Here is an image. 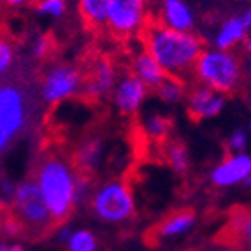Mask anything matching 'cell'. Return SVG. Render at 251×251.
<instances>
[{"mask_svg":"<svg viewBox=\"0 0 251 251\" xmlns=\"http://www.w3.org/2000/svg\"><path fill=\"white\" fill-rule=\"evenodd\" d=\"M144 50L160 63L167 75L186 79L193 71L204 42L195 32H179L163 26L158 21H150L143 30Z\"/></svg>","mask_w":251,"mask_h":251,"instance_id":"obj_1","label":"cell"},{"mask_svg":"<svg viewBox=\"0 0 251 251\" xmlns=\"http://www.w3.org/2000/svg\"><path fill=\"white\" fill-rule=\"evenodd\" d=\"M79 172L58 153L44 155L35 169V183L56 225L65 223L75 209V183Z\"/></svg>","mask_w":251,"mask_h":251,"instance_id":"obj_2","label":"cell"},{"mask_svg":"<svg viewBox=\"0 0 251 251\" xmlns=\"http://www.w3.org/2000/svg\"><path fill=\"white\" fill-rule=\"evenodd\" d=\"M192 75L222 95L237 92L244 81V63L235 51L204 48L193 65Z\"/></svg>","mask_w":251,"mask_h":251,"instance_id":"obj_3","label":"cell"},{"mask_svg":"<svg viewBox=\"0 0 251 251\" xmlns=\"http://www.w3.org/2000/svg\"><path fill=\"white\" fill-rule=\"evenodd\" d=\"M32 120L28 93L13 81H0V155L16 143Z\"/></svg>","mask_w":251,"mask_h":251,"instance_id":"obj_4","label":"cell"},{"mask_svg":"<svg viewBox=\"0 0 251 251\" xmlns=\"http://www.w3.org/2000/svg\"><path fill=\"white\" fill-rule=\"evenodd\" d=\"M11 207L18 226L26 228L30 234H46L50 228H53V225H56L35 179H25L18 183Z\"/></svg>","mask_w":251,"mask_h":251,"instance_id":"obj_5","label":"cell"},{"mask_svg":"<svg viewBox=\"0 0 251 251\" xmlns=\"http://www.w3.org/2000/svg\"><path fill=\"white\" fill-rule=\"evenodd\" d=\"M90 204L93 214L105 223L128 222L135 213L134 193L123 179H111L97 186Z\"/></svg>","mask_w":251,"mask_h":251,"instance_id":"obj_6","label":"cell"},{"mask_svg":"<svg viewBox=\"0 0 251 251\" xmlns=\"http://www.w3.org/2000/svg\"><path fill=\"white\" fill-rule=\"evenodd\" d=\"M151 0H111L107 14V26L111 34L130 39L143 34L150 23Z\"/></svg>","mask_w":251,"mask_h":251,"instance_id":"obj_7","label":"cell"},{"mask_svg":"<svg viewBox=\"0 0 251 251\" xmlns=\"http://www.w3.org/2000/svg\"><path fill=\"white\" fill-rule=\"evenodd\" d=\"M81 90H83V75L74 65L53 63L42 74L39 95L46 104L54 105L72 99Z\"/></svg>","mask_w":251,"mask_h":251,"instance_id":"obj_8","label":"cell"},{"mask_svg":"<svg viewBox=\"0 0 251 251\" xmlns=\"http://www.w3.org/2000/svg\"><path fill=\"white\" fill-rule=\"evenodd\" d=\"M151 90L148 88L143 81L135 77L132 72L130 74H123L122 77H118L114 90L111 93L114 107L125 116L135 114L144 104Z\"/></svg>","mask_w":251,"mask_h":251,"instance_id":"obj_9","label":"cell"},{"mask_svg":"<svg viewBox=\"0 0 251 251\" xmlns=\"http://www.w3.org/2000/svg\"><path fill=\"white\" fill-rule=\"evenodd\" d=\"M184 100H186V111L190 116L197 122H202V120L216 118L222 113L226 104V95H222L211 90L209 86L197 83L190 92H186Z\"/></svg>","mask_w":251,"mask_h":251,"instance_id":"obj_10","label":"cell"},{"mask_svg":"<svg viewBox=\"0 0 251 251\" xmlns=\"http://www.w3.org/2000/svg\"><path fill=\"white\" fill-rule=\"evenodd\" d=\"M156 18L163 26L179 32H193L197 26V14L188 0H158L155 11Z\"/></svg>","mask_w":251,"mask_h":251,"instance_id":"obj_11","label":"cell"},{"mask_svg":"<svg viewBox=\"0 0 251 251\" xmlns=\"http://www.w3.org/2000/svg\"><path fill=\"white\" fill-rule=\"evenodd\" d=\"M251 172V155L235 153L228 155L211 171V183L218 188H232L243 184Z\"/></svg>","mask_w":251,"mask_h":251,"instance_id":"obj_12","label":"cell"},{"mask_svg":"<svg viewBox=\"0 0 251 251\" xmlns=\"http://www.w3.org/2000/svg\"><path fill=\"white\" fill-rule=\"evenodd\" d=\"M116 79V71L111 65V62L99 58L90 67L88 77L83 79V90L81 92L90 99H104V97H109L113 93Z\"/></svg>","mask_w":251,"mask_h":251,"instance_id":"obj_13","label":"cell"},{"mask_svg":"<svg viewBox=\"0 0 251 251\" xmlns=\"http://www.w3.org/2000/svg\"><path fill=\"white\" fill-rule=\"evenodd\" d=\"M248 35H250V30L246 28L241 16L234 14V16L225 18L216 26L211 42H213V48H218V50L234 51L239 46H243L244 41L248 39Z\"/></svg>","mask_w":251,"mask_h":251,"instance_id":"obj_14","label":"cell"},{"mask_svg":"<svg viewBox=\"0 0 251 251\" xmlns=\"http://www.w3.org/2000/svg\"><path fill=\"white\" fill-rule=\"evenodd\" d=\"M102 155H104V141L99 137L86 139L75 150L74 167L77 169V172H81L84 176H90V174L99 171Z\"/></svg>","mask_w":251,"mask_h":251,"instance_id":"obj_15","label":"cell"},{"mask_svg":"<svg viewBox=\"0 0 251 251\" xmlns=\"http://www.w3.org/2000/svg\"><path fill=\"white\" fill-rule=\"evenodd\" d=\"M132 74L143 81L150 90H155L163 81V77L167 75L163 72V69L160 67V63L146 50L134 56V60H132Z\"/></svg>","mask_w":251,"mask_h":251,"instance_id":"obj_16","label":"cell"},{"mask_svg":"<svg viewBox=\"0 0 251 251\" xmlns=\"http://www.w3.org/2000/svg\"><path fill=\"white\" fill-rule=\"evenodd\" d=\"M77 11L88 26L102 28L107 23L111 0H75Z\"/></svg>","mask_w":251,"mask_h":251,"instance_id":"obj_17","label":"cell"},{"mask_svg":"<svg viewBox=\"0 0 251 251\" xmlns=\"http://www.w3.org/2000/svg\"><path fill=\"white\" fill-rule=\"evenodd\" d=\"M195 214L192 211H179L171 216H167L158 225V237L162 239H172L177 235H183L190 232L195 225Z\"/></svg>","mask_w":251,"mask_h":251,"instance_id":"obj_18","label":"cell"},{"mask_svg":"<svg viewBox=\"0 0 251 251\" xmlns=\"http://www.w3.org/2000/svg\"><path fill=\"white\" fill-rule=\"evenodd\" d=\"M153 92L156 93V97H158L163 104L176 105L184 100L188 90H186V81L184 79L174 77V75H165L162 83H160Z\"/></svg>","mask_w":251,"mask_h":251,"instance_id":"obj_19","label":"cell"},{"mask_svg":"<svg viewBox=\"0 0 251 251\" xmlns=\"http://www.w3.org/2000/svg\"><path fill=\"white\" fill-rule=\"evenodd\" d=\"M167 160L171 163L172 171L179 174V176H184L188 174L190 171V153L188 148L184 146L181 141H172L167 146Z\"/></svg>","mask_w":251,"mask_h":251,"instance_id":"obj_20","label":"cell"},{"mask_svg":"<svg viewBox=\"0 0 251 251\" xmlns=\"http://www.w3.org/2000/svg\"><path fill=\"white\" fill-rule=\"evenodd\" d=\"M143 130L144 134L150 139H153V141L167 139L169 132H171V120L158 113L148 114L143 120Z\"/></svg>","mask_w":251,"mask_h":251,"instance_id":"obj_21","label":"cell"},{"mask_svg":"<svg viewBox=\"0 0 251 251\" xmlns=\"http://www.w3.org/2000/svg\"><path fill=\"white\" fill-rule=\"evenodd\" d=\"M67 251H97L99 250V239L88 228L74 230L65 244Z\"/></svg>","mask_w":251,"mask_h":251,"instance_id":"obj_22","label":"cell"},{"mask_svg":"<svg viewBox=\"0 0 251 251\" xmlns=\"http://www.w3.org/2000/svg\"><path fill=\"white\" fill-rule=\"evenodd\" d=\"M67 0H35L34 9L35 14L46 20L58 21L67 14Z\"/></svg>","mask_w":251,"mask_h":251,"instance_id":"obj_23","label":"cell"},{"mask_svg":"<svg viewBox=\"0 0 251 251\" xmlns=\"http://www.w3.org/2000/svg\"><path fill=\"white\" fill-rule=\"evenodd\" d=\"M14 63H16V48L13 41L0 35V81L7 79Z\"/></svg>","mask_w":251,"mask_h":251,"instance_id":"obj_24","label":"cell"},{"mask_svg":"<svg viewBox=\"0 0 251 251\" xmlns=\"http://www.w3.org/2000/svg\"><path fill=\"white\" fill-rule=\"evenodd\" d=\"M248 148H250V137H248L246 130L237 128L226 137V150H228V155L246 153Z\"/></svg>","mask_w":251,"mask_h":251,"instance_id":"obj_25","label":"cell"},{"mask_svg":"<svg viewBox=\"0 0 251 251\" xmlns=\"http://www.w3.org/2000/svg\"><path fill=\"white\" fill-rule=\"evenodd\" d=\"M51 53V41L46 37V35H39V37L34 39L32 42V54L34 58L37 60H44L48 58V54Z\"/></svg>","mask_w":251,"mask_h":251,"instance_id":"obj_26","label":"cell"},{"mask_svg":"<svg viewBox=\"0 0 251 251\" xmlns=\"http://www.w3.org/2000/svg\"><path fill=\"white\" fill-rule=\"evenodd\" d=\"M16 186L18 184L13 179H9L5 176L0 177V201H2V204L11 205L14 193H16Z\"/></svg>","mask_w":251,"mask_h":251,"instance_id":"obj_27","label":"cell"},{"mask_svg":"<svg viewBox=\"0 0 251 251\" xmlns=\"http://www.w3.org/2000/svg\"><path fill=\"white\" fill-rule=\"evenodd\" d=\"M237 235L241 237L243 243H248L251 241V211L248 213H243L239 216V222H237Z\"/></svg>","mask_w":251,"mask_h":251,"instance_id":"obj_28","label":"cell"},{"mask_svg":"<svg viewBox=\"0 0 251 251\" xmlns=\"http://www.w3.org/2000/svg\"><path fill=\"white\" fill-rule=\"evenodd\" d=\"M244 56H243V63H244V75L248 77V83L251 86V34L248 35V39L244 41Z\"/></svg>","mask_w":251,"mask_h":251,"instance_id":"obj_29","label":"cell"},{"mask_svg":"<svg viewBox=\"0 0 251 251\" xmlns=\"http://www.w3.org/2000/svg\"><path fill=\"white\" fill-rule=\"evenodd\" d=\"M72 226H69L67 223H60L58 228H56V239H58L62 244H67L69 237L72 235Z\"/></svg>","mask_w":251,"mask_h":251,"instance_id":"obj_30","label":"cell"},{"mask_svg":"<svg viewBox=\"0 0 251 251\" xmlns=\"http://www.w3.org/2000/svg\"><path fill=\"white\" fill-rule=\"evenodd\" d=\"M30 4V0H0V7H9V9H20Z\"/></svg>","mask_w":251,"mask_h":251,"instance_id":"obj_31","label":"cell"},{"mask_svg":"<svg viewBox=\"0 0 251 251\" xmlns=\"http://www.w3.org/2000/svg\"><path fill=\"white\" fill-rule=\"evenodd\" d=\"M239 16H241V20H243V23L246 25V28L250 30L251 34V5H248V7H244L241 13H239Z\"/></svg>","mask_w":251,"mask_h":251,"instance_id":"obj_32","label":"cell"},{"mask_svg":"<svg viewBox=\"0 0 251 251\" xmlns=\"http://www.w3.org/2000/svg\"><path fill=\"white\" fill-rule=\"evenodd\" d=\"M0 251H23L20 246H0Z\"/></svg>","mask_w":251,"mask_h":251,"instance_id":"obj_33","label":"cell"},{"mask_svg":"<svg viewBox=\"0 0 251 251\" xmlns=\"http://www.w3.org/2000/svg\"><path fill=\"white\" fill-rule=\"evenodd\" d=\"M244 186H248V188H251V172H250V174H248V177H246V179H244Z\"/></svg>","mask_w":251,"mask_h":251,"instance_id":"obj_34","label":"cell"},{"mask_svg":"<svg viewBox=\"0 0 251 251\" xmlns=\"http://www.w3.org/2000/svg\"><path fill=\"white\" fill-rule=\"evenodd\" d=\"M248 137H250V146H251V120H250V125H248Z\"/></svg>","mask_w":251,"mask_h":251,"instance_id":"obj_35","label":"cell"},{"mask_svg":"<svg viewBox=\"0 0 251 251\" xmlns=\"http://www.w3.org/2000/svg\"><path fill=\"white\" fill-rule=\"evenodd\" d=\"M244 248H246V251H251V241H248V243H244Z\"/></svg>","mask_w":251,"mask_h":251,"instance_id":"obj_36","label":"cell"}]
</instances>
